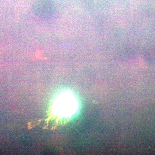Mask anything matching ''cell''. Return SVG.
Listing matches in <instances>:
<instances>
[{"instance_id":"1","label":"cell","mask_w":155,"mask_h":155,"mask_svg":"<svg viewBox=\"0 0 155 155\" xmlns=\"http://www.w3.org/2000/svg\"><path fill=\"white\" fill-rule=\"evenodd\" d=\"M76 99L72 94L67 93L59 96L55 106L56 113L61 116L68 117L75 114L77 109Z\"/></svg>"}]
</instances>
